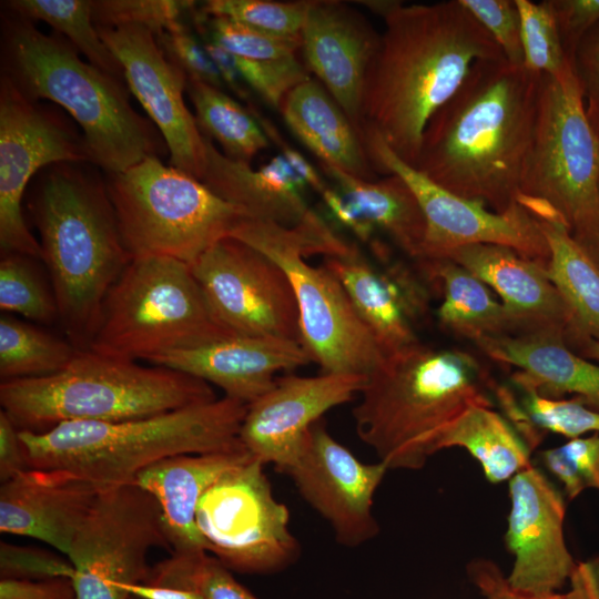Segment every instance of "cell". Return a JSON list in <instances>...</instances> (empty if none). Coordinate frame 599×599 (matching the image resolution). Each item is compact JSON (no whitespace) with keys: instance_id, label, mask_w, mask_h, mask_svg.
Wrapping results in <instances>:
<instances>
[{"instance_id":"cell-1","label":"cell","mask_w":599,"mask_h":599,"mask_svg":"<svg viewBox=\"0 0 599 599\" xmlns=\"http://www.w3.org/2000/svg\"><path fill=\"white\" fill-rule=\"evenodd\" d=\"M367 70L362 129L375 131L415 166L432 116L456 93L476 62L505 58L459 0L394 1Z\"/></svg>"},{"instance_id":"cell-2","label":"cell","mask_w":599,"mask_h":599,"mask_svg":"<svg viewBox=\"0 0 599 599\" xmlns=\"http://www.w3.org/2000/svg\"><path fill=\"white\" fill-rule=\"evenodd\" d=\"M540 79L541 74L505 58L476 62L429 120L414 167L449 192L493 211L518 204Z\"/></svg>"},{"instance_id":"cell-3","label":"cell","mask_w":599,"mask_h":599,"mask_svg":"<svg viewBox=\"0 0 599 599\" xmlns=\"http://www.w3.org/2000/svg\"><path fill=\"white\" fill-rule=\"evenodd\" d=\"M85 164L62 162L43 169L28 201L58 321L79 351L89 348L105 297L132 260L106 182Z\"/></svg>"},{"instance_id":"cell-4","label":"cell","mask_w":599,"mask_h":599,"mask_svg":"<svg viewBox=\"0 0 599 599\" xmlns=\"http://www.w3.org/2000/svg\"><path fill=\"white\" fill-rule=\"evenodd\" d=\"M1 75L31 100L60 105L79 124L92 165L105 174L169 153L153 122L131 104L126 82L80 58L61 34L7 10L1 21Z\"/></svg>"},{"instance_id":"cell-5","label":"cell","mask_w":599,"mask_h":599,"mask_svg":"<svg viewBox=\"0 0 599 599\" xmlns=\"http://www.w3.org/2000/svg\"><path fill=\"white\" fill-rule=\"evenodd\" d=\"M476 358L419 341L384 356L353 408L357 436L389 469H420L443 430L473 406H493Z\"/></svg>"},{"instance_id":"cell-6","label":"cell","mask_w":599,"mask_h":599,"mask_svg":"<svg viewBox=\"0 0 599 599\" xmlns=\"http://www.w3.org/2000/svg\"><path fill=\"white\" fill-rule=\"evenodd\" d=\"M246 409L247 404L223 396L143 418L20 430V438L30 468L67 470L104 486L134 484L141 471L162 459L242 446Z\"/></svg>"},{"instance_id":"cell-7","label":"cell","mask_w":599,"mask_h":599,"mask_svg":"<svg viewBox=\"0 0 599 599\" xmlns=\"http://www.w3.org/2000/svg\"><path fill=\"white\" fill-rule=\"evenodd\" d=\"M202 379L162 366L78 351L52 375L4 380L0 404L19 430L43 433L69 422L143 418L216 399Z\"/></svg>"},{"instance_id":"cell-8","label":"cell","mask_w":599,"mask_h":599,"mask_svg":"<svg viewBox=\"0 0 599 599\" xmlns=\"http://www.w3.org/2000/svg\"><path fill=\"white\" fill-rule=\"evenodd\" d=\"M273 260L286 273L295 295L300 341L322 373L367 376L384 358L339 281L309 255L329 256L346 240L314 210L293 227L243 217L231 232Z\"/></svg>"},{"instance_id":"cell-9","label":"cell","mask_w":599,"mask_h":599,"mask_svg":"<svg viewBox=\"0 0 599 599\" xmlns=\"http://www.w3.org/2000/svg\"><path fill=\"white\" fill-rule=\"evenodd\" d=\"M236 335L212 312L191 266L167 256L133 257L109 291L88 349L150 359Z\"/></svg>"},{"instance_id":"cell-10","label":"cell","mask_w":599,"mask_h":599,"mask_svg":"<svg viewBox=\"0 0 599 599\" xmlns=\"http://www.w3.org/2000/svg\"><path fill=\"white\" fill-rule=\"evenodd\" d=\"M105 182L132 258L167 256L191 265L247 216L200 180L156 156L105 174Z\"/></svg>"},{"instance_id":"cell-11","label":"cell","mask_w":599,"mask_h":599,"mask_svg":"<svg viewBox=\"0 0 599 599\" xmlns=\"http://www.w3.org/2000/svg\"><path fill=\"white\" fill-rule=\"evenodd\" d=\"M598 202L599 135L586 115L578 81L541 74L519 203L536 219L560 222L571 232Z\"/></svg>"},{"instance_id":"cell-12","label":"cell","mask_w":599,"mask_h":599,"mask_svg":"<svg viewBox=\"0 0 599 599\" xmlns=\"http://www.w3.org/2000/svg\"><path fill=\"white\" fill-rule=\"evenodd\" d=\"M154 547L170 549L156 500L135 484L103 488L67 555L75 599H130L125 587L149 578Z\"/></svg>"},{"instance_id":"cell-13","label":"cell","mask_w":599,"mask_h":599,"mask_svg":"<svg viewBox=\"0 0 599 599\" xmlns=\"http://www.w3.org/2000/svg\"><path fill=\"white\" fill-rule=\"evenodd\" d=\"M196 525L211 552L227 568L265 572L298 555L290 511L280 502L254 457L222 475L203 495Z\"/></svg>"},{"instance_id":"cell-14","label":"cell","mask_w":599,"mask_h":599,"mask_svg":"<svg viewBox=\"0 0 599 599\" xmlns=\"http://www.w3.org/2000/svg\"><path fill=\"white\" fill-rule=\"evenodd\" d=\"M91 163L83 136L68 119L0 77V247L42 261L40 242L22 214L31 179L52 164Z\"/></svg>"},{"instance_id":"cell-15","label":"cell","mask_w":599,"mask_h":599,"mask_svg":"<svg viewBox=\"0 0 599 599\" xmlns=\"http://www.w3.org/2000/svg\"><path fill=\"white\" fill-rule=\"evenodd\" d=\"M363 132L375 171L399 175L417 197L426 224L419 258H441L465 245L496 244L548 266L550 252L539 220L525 206L518 203L496 212L451 193L402 161L375 131L364 128Z\"/></svg>"},{"instance_id":"cell-16","label":"cell","mask_w":599,"mask_h":599,"mask_svg":"<svg viewBox=\"0 0 599 599\" xmlns=\"http://www.w3.org/2000/svg\"><path fill=\"white\" fill-rule=\"evenodd\" d=\"M190 266L212 312L230 332L301 343L292 284L265 254L226 236Z\"/></svg>"},{"instance_id":"cell-17","label":"cell","mask_w":599,"mask_h":599,"mask_svg":"<svg viewBox=\"0 0 599 599\" xmlns=\"http://www.w3.org/2000/svg\"><path fill=\"white\" fill-rule=\"evenodd\" d=\"M388 468L382 461H361L316 422L283 473L331 526L343 546L357 547L379 531L373 515L374 495Z\"/></svg>"},{"instance_id":"cell-18","label":"cell","mask_w":599,"mask_h":599,"mask_svg":"<svg viewBox=\"0 0 599 599\" xmlns=\"http://www.w3.org/2000/svg\"><path fill=\"white\" fill-rule=\"evenodd\" d=\"M97 29L120 62L130 92L163 136L170 165L202 181L205 142L184 101L186 75L165 57L151 30L140 26Z\"/></svg>"},{"instance_id":"cell-19","label":"cell","mask_w":599,"mask_h":599,"mask_svg":"<svg viewBox=\"0 0 599 599\" xmlns=\"http://www.w3.org/2000/svg\"><path fill=\"white\" fill-rule=\"evenodd\" d=\"M508 486L510 510L505 542L514 556L508 583L529 595L557 592L578 565L564 536L565 500L532 465L511 477Z\"/></svg>"},{"instance_id":"cell-20","label":"cell","mask_w":599,"mask_h":599,"mask_svg":"<svg viewBox=\"0 0 599 599\" xmlns=\"http://www.w3.org/2000/svg\"><path fill=\"white\" fill-rule=\"evenodd\" d=\"M365 375H286L247 405L240 440L255 459L284 471L297 456L311 427L329 409L359 395Z\"/></svg>"},{"instance_id":"cell-21","label":"cell","mask_w":599,"mask_h":599,"mask_svg":"<svg viewBox=\"0 0 599 599\" xmlns=\"http://www.w3.org/2000/svg\"><path fill=\"white\" fill-rule=\"evenodd\" d=\"M379 38L359 11L338 0H312L301 31L303 64L363 135L364 85Z\"/></svg>"},{"instance_id":"cell-22","label":"cell","mask_w":599,"mask_h":599,"mask_svg":"<svg viewBox=\"0 0 599 599\" xmlns=\"http://www.w3.org/2000/svg\"><path fill=\"white\" fill-rule=\"evenodd\" d=\"M108 486L61 469L28 468L0 487V531L40 540L67 557Z\"/></svg>"},{"instance_id":"cell-23","label":"cell","mask_w":599,"mask_h":599,"mask_svg":"<svg viewBox=\"0 0 599 599\" xmlns=\"http://www.w3.org/2000/svg\"><path fill=\"white\" fill-rule=\"evenodd\" d=\"M322 265L343 285L384 356L418 342L414 322L425 314L427 295L403 264L379 270L348 243L339 253L325 256Z\"/></svg>"},{"instance_id":"cell-24","label":"cell","mask_w":599,"mask_h":599,"mask_svg":"<svg viewBox=\"0 0 599 599\" xmlns=\"http://www.w3.org/2000/svg\"><path fill=\"white\" fill-rule=\"evenodd\" d=\"M312 362L296 341L231 335L201 346L173 351L148 363L215 385L224 396L248 405L274 385L280 372Z\"/></svg>"},{"instance_id":"cell-25","label":"cell","mask_w":599,"mask_h":599,"mask_svg":"<svg viewBox=\"0 0 599 599\" xmlns=\"http://www.w3.org/2000/svg\"><path fill=\"white\" fill-rule=\"evenodd\" d=\"M441 258L461 265L497 293L515 325V335L550 333L567 343L569 315L547 267L496 244L460 246Z\"/></svg>"},{"instance_id":"cell-26","label":"cell","mask_w":599,"mask_h":599,"mask_svg":"<svg viewBox=\"0 0 599 599\" xmlns=\"http://www.w3.org/2000/svg\"><path fill=\"white\" fill-rule=\"evenodd\" d=\"M245 447L184 454L162 459L141 471L134 484L158 502L172 554L207 552L196 525V509L205 491L226 471L247 461Z\"/></svg>"},{"instance_id":"cell-27","label":"cell","mask_w":599,"mask_h":599,"mask_svg":"<svg viewBox=\"0 0 599 599\" xmlns=\"http://www.w3.org/2000/svg\"><path fill=\"white\" fill-rule=\"evenodd\" d=\"M491 359L517 368L511 379L519 389L550 398L572 395L599 412V364L571 349L550 333L501 335L475 343Z\"/></svg>"},{"instance_id":"cell-28","label":"cell","mask_w":599,"mask_h":599,"mask_svg":"<svg viewBox=\"0 0 599 599\" xmlns=\"http://www.w3.org/2000/svg\"><path fill=\"white\" fill-rule=\"evenodd\" d=\"M204 142L206 167L201 182L248 217L293 227L311 212L304 197L307 186L281 154L255 170L225 156L211 139L204 136Z\"/></svg>"},{"instance_id":"cell-29","label":"cell","mask_w":599,"mask_h":599,"mask_svg":"<svg viewBox=\"0 0 599 599\" xmlns=\"http://www.w3.org/2000/svg\"><path fill=\"white\" fill-rule=\"evenodd\" d=\"M278 111L288 130L321 162L363 180H376L364 135L312 77L293 88Z\"/></svg>"},{"instance_id":"cell-30","label":"cell","mask_w":599,"mask_h":599,"mask_svg":"<svg viewBox=\"0 0 599 599\" xmlns=\"http://www.w3.org/2000/svg\"><path fill=\"white\" fill-rule=\"evenodd\" d=\"M417 261L424 274L441 286L443 302L437 317L444 328L474 343L516 334L505 306L468 270L447 258Z\"/></svg>"},{"instance_id":"cell-31","label":"cell","mask_w":599,"mask_h":599,"mask_svg":"<svg viewBox=\"0 0 599 599\" xmlns=\"http://www.w3.org/2000/svg\"><path fill=\"white\" fill-rule=\"evenodd\" d=\"M549 246L547 273L567 308V345L575 352L587 341L599 342V266L560 222L539 220Z\"/></svg>"},{"instance_id":"cell-32","label":"cell","mask_w":599,"mask_h":599,"mask_svg":"<svg viewBox=\"0 0 599 599\" xmlns=\"http://www.w3.org/2000/svg\"><path fill=\"white\" fill-rule=\"evenodd\" d=\"M321 169L376 230L383 231L408 256L420 257L425 219L416 195L399 175L368 181L329 165L321 164Z\"/></svg>"},{"instance_id":"cell-33","label":"cell","mask_w":599,"mask_h":599,"mask_svg":"<svg viewBox=\"0 0 599 599\" xmlns=\"http://www.w3.org/2000/svg\"><path fill=\"white\" fill-rule=\"evenodd\" d=\"M449 447L465 448L493 484L509 480L532 465L527 443L493 406H473L450 423L437 438L434 453Z\"/></svg>"},{"instance_id":"cell-34","label":"cell","mask_w":599,"mask_h":599,"mask_svg":"<svg viewBox=\"0 0 599 599\" xmlns=\"http://www.w3.org/2000/svg\"><path fill=\"white\" fill-rule=\"evenodd\" d=\"M186 94L200 131L215 140L229 159L251 164L270 146V140L253 113L224 90L187 79Z\"/></svg>"},{"instance_id":"cell-35","label":"cell","mask_w":599,"mask_h":599,"mask_svg":"<svg viewBox=\"0 0 599 599\" xmlns=\"http://www.w3.org/2000/svg\"><path fill=\"white\" fill-rule=\"evenodd\" d=\"M78 348L11 314L0 317L1 382L52 375L64 368Z\"/></svg>"},{"instance_id":"cell-36","label":"cell","mask_w":599,"mask_h":599,"mask_svg":"<svg viewBox=\"0 0 599 599\" xmlns=\"http://www.w3.org/2000/svg\"><path fill=\"white\" fill-rule=\"evenodd\" d=\"M2 3L21 18L45 22L88 62L124 79L120 62L103 42L93 22L92 0H10Z\"/></svg>"},{"instance_id":"cell-37","label":"cell","mask_w":599,"mask_h":599,"mask_svg":"<svg viewBox=\"0 0 599 599\" xmlns=\"http://www.w3.org/2000/svg\"><path fill=\"white\" fill-rule=\"evenodd\" d=\"M520 390V403L506 388L500 387L497 395L529 448L538 444L539 432H550L568 439L588 433L599 434V412L587 407L581 399L550 398L531 389Z\"/></svg>"},{"instance_id":"cell-38","label":"cell","mask_w":599,"mask_h":599,"mask_svg":"<svg viewBox=\"0 0 599 599\" xmlns=\"http://www.w3.org/2000/svg\"><path fill=\"white\" fill-rule=\"evenodd\" d=\"M34 261L20 253L2 254L0 308L35 323L52 324L59 317L55 296Z\"/></svg>"},{"instance_id":"cell-39","label":"cell","mask_w":599,"mask_h":599,"mask_svg":"<svg viewBox=\"0 0 599 599\" xmlns=\"http://www.w3.org/2000/svg\"><path fill=\"white\" fill-rule=\"evenodd\" d=\"M521 21L524 67L564 82L575 75L549 0H515Z\"/></svg>"},{"instance_id":"cell-40","label":"cell","mask_w":599,"mask_h":599,"mask_svg":"<svg viewBox=\"0 0 599 599\" xmlns=\"http://www.w3.org/2000/svg\"><path fill=\"white\" fill-rule=\"evenodd\" d=\"M148 582L192 590L201 599H257L207 552L172 554L151 568Z\"/></svg>"},{"instance_id":"cell-41","label":"cell","mask_w":599,"mask_h":599,"mask_svg":"<svg viewBox=\"0 0 599 599\" xmlns=\"http://www.w3.org/2000/svg\"><path fill=\"white\" fill-rule=\"evenodd\" d=\"M190 22L199 37L211 40L240 58L283 60L297 58L301 51V37H281L227 18L207 16L200 6L192 11Z\"/></svg>"},{"instance_id":"cell-42","label":"cell","mask_w":599,"mask_h":599,"mask_svg":"<svg viewBox=\"0 0 599 599\" xmlns=\"http://www.w3.org/2000/svg\"><path fill=\"white\" fill-rule=\"evenodd\" d=\"M312 0H207L200 9L207 16L223 17L258 30L287 38H300Z\"/></svg>"},{"instance_id":"cell-43","label":"cell","mask_w":599,"mask_h":599,"mask_svg":"<svg viewBox=\"0 0 599 599\" xmlns=\"http://www.w3.org/2000/svg\"><path fill=\"white\" fill-rule=\"evenodd\" d=\"M196 6L190 0H93L92 17L97 28L140 26L158 35L190 20Z\"/></svg>"},{"instance_id":"cell-44","label":"cell","mask_w":599,"mask_h":599,"mask_svg":"<svg viewBox=\"0 0 599 599\" xmlns=\"http://www.w3.org/2000/svg\"><path fill=\"white\" fill-rule=\"evenodd\" d=\"M468 577L483 599H599V579L592 561L578 562L570 577V590L565 593L529 595L517 591L493 560L475 559L468 567Z\"/></svg>"},{"instance_id":"cell-45","label":"cell","mask_w":599,"mask_h":599,"mask_svg":"<svg viewBox=\"0 0 599 599\" xmlns=\"http://www.w3.org/2000/svg\"><path fill=\"white\" fill-rule=\"evenodd\" d=\"M235 63L251 91L278 110L285 95L311 78L298 58L250 60L234 55Z\"/></svg>"},{"instance_id":"cell-46","label":"cell","mask_w":599,"mask_h":599,"mask_svg":"<svg viewBox=\"0 0 599 599\" xmlns=\"http://www.w3.org/2000/svg\"><path fill=\"white\" fill-rule=\"evenodd\" d=\"M165 57L176 65L187 79L205 82L224 90L221 74L205 50L202 40L186 21L155 35Z\"/></svg>"},{"instance_id":"cell-47","label":"cell","mask_w":599,"mask_h":599,"mask_svg":"<svg viewBox=\"0 0 599 599\" xmlns=\"http://www.w3.org/2000/svg\"><path fill=\"white\" fill-rule=\"evenodd\" d=\"M514 65H524L521 21L515 0H459Z\"/></svg>"},{"instance_id":"cell-48","label":"cell","mask_w":599,"mask_h":599,"mask_svg":"<svg viewBox=\"0 0 599 599\" xmlns=\"http://www.w3.org/2000/svg\"><path fill=\"white\" fill-rule=\"evenodd\" d=\"M1 579H72L73 566L67 557L35 547L0 542Z\"/></svg>"},{"instance_id":"cell-49","label":"cell","mask_w":599,"mask_h":599,"mask_svg":"<svg viewBox=\"0 0 599 599\" xmlns=\"http://www.w3.org/2000/svg\"><path fill=\"white\" fill-rule=\"evenodd\" d=\"M586 115L599 135V23L578 42L571 59Z\"/></svg>"},{"instance_id":"cell-50","label":"cell","mask_w":599,"mask_h":599,"mask_svg":"<svg viewBox=\"0 0 599 599\" xmlns=\"http://www.w3.org/2000/svg\"><path fill=\"white\" fill-rule=\"evenodd\" d=\"M565 50L572 59L580 39L599 23V0H549Z\"/></svg>"},{"instance_id":"cell-51","label":"cell","mask_w":599,"mask_h":599,"mask_svg":"<svg viewBox=\"0 0 599 599\" xmlns=\"http://www.w3.org/2000/svg\"><path fill=\"white\" fill-rule=\"evenodd\" d=\"M558 449L583 490H599V434L569 439Z\"/></svg>"},{"instance_id":"cell-52","label":"cell","mask_w":599,"mask_h":599,"mask_svg":"<svg viewBox=\"0 0 599 599\" xmlns=\"http://www.w3.org/2000/svg\"><path fill=\"white\" fill-rule=\"evenodd\" d=\"M319 195L337 224L349 231L359 242L372 245L376 241V227L339 189L328 185Z\"/></svg>"},{"instance_id":"cell-53","label":"cell","mask_w":599,"mask_h":599,"mask_svg":"<svg viewBox=\"0 0 599 599\" xmlns=\"http://www.w3.org/2000/svg\"><path fill=\"white\" fill-rule=\"evenodd\" d=\"M0 599H75V595L72 581L67 578L1 579Z\"/></svg>"},{"instance_id":"cell-54","label":"cell","mask_w":599,"mask_h":599,"mask_svg":"<svg viewBox=\"0 0 599 599\" xmlns=\"http://www.w3.org/2000/svg\"><path fill=\"white\" fill-rule=\"evenodd\" d=\"M256 118L270 142L274 143L281 151V155L287 161L295 173L303 180L307 189L321 194L328 184L324 181L317 170L294 148H292L280 134L274 124L261 115L256 109L250 110Z\"/></svg>"},{"instance_id":"cell-55","label":"cell","mask_w":599,"mask_h":599,"mask_svg":"<svg viewBox=\"0 0 599 599\" xmlns=\"http://www.w3.org/2000/svg\"><path fill=\"white\" fill-rule=\"evenodd\" d=\"M30 468L20 430L3 412H0V480L4 483Z\"/></svg>"},{"instance_id":"cell-56","label":"cell","mask_w":599,"mask_h":599,"mask_svg":"<svg viewBox=\"0 0 599 599\" xmlns=\"http://www.w3.org/2000/svg\"><path fill=\"white\" fill-rule=\"evenodd\" d=\"M203 45L214 61L225 89L247 104V109H255L252 102V91L244 81L232 53L206 38L200 37Z\"/></svg>"},{"instance_id":"cell-57","label":"cell","mask_w":599,"mask_h":599,"mask_svg":"<svg viewBox=\"0 0 599 599\" xmlns=\"http://www.w3.org/2000/svg\"><path fill=\"white\" fill-rule=\"evenodd\" d=\"M570 233L579 246L599 266V202L591 215Z\"/></svg>"},{"instance_id":"cell-58","label":"cell","mask_w":599,"mask_h":599,"mask_svg":"<svg viewBox=\"0 0 599 599\" xmlns=\"http://www.w3.org/2000/svg\"><path fill=\"white\" fill-rule=\"evenodd\" d=\"M125 591L136 599H201L192 590L155 585L151 582H141L125 587Z\"/></svg>"},{"instance_id":"cell-59","label":"cell","mask_w":599,"mask_h":599,"mask_svg":"<svg viewBox=\"0 0 599 599\" xmlns=\"http://www.w3.org/2000/svg\"><path fill=\"white\" fill-rule=\"evenodd\" d=\"M576 353L587 359L599 362V342L592 339L587 341L576 351Z\"/></svg>"},{"instance_id":"cell-60","label":"cell","mask_w":599,"mask_h":599,"mask_svg":"<svg viewBox=\"0 0 599 599\" xmlns=\"http://www.w3.org/2000/svg\"><path fill=\"white\" fill-rule=\"evenodd\" d=\"M595 569L599 579V558L593 560Z\"/></svg>"},{"instance_id":"cell-61","label":"cell","mask_w":599,"mask_h":599,"mask_svg":"<svg viewBox=\"0 0 599 599\" xmlns=\"http://www.w3.org/2000/svg\"><path fill=\"white\" fill-rule=\"evenodd\" d=\"M130 599H136V598H134V597H131Z\"/></svg>"}]
</instances>
